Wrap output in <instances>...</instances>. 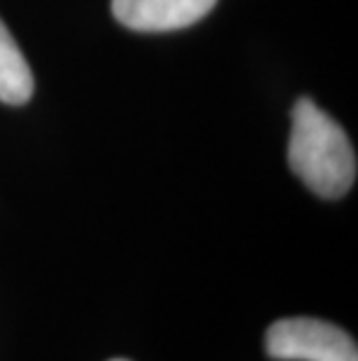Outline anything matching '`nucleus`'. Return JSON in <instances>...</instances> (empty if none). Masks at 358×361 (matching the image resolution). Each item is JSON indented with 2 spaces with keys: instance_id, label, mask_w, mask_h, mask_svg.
<instances>
[{
  "instance_id": "nucleus-3",
  "label": "nucleus",
  "mask_w": 358,
  "mask_h": 361,
  "mask_svg": "<svg viewBox=\"0 0 358 361\" xmlns=\"http://www.w3.org/2000/svg\"><path fill=\"white\" fill-rule=\"evenodd\" d=\"M217 0H112L119 24L142 33L179 30L200 21Z\"/></svg>"
},
{
  "instance_id": "nucleus-2",
  "label": "nucleus",
  "mask_w": 358,
  "mask_h": 361,
  "mask_svg": "<svg viewBox=\"0 0 358 361\" xmlns=\"http://www.w3.org/2000/svg\"><path fill=\"white\" fill-rule=\"evenodd\" d=\"M265 352L277 361H358L356 341L340 326L312 317H286L265 331Z\"/></svg>"
},
{
  "instance_id": "nucleus-5",
  "label": "nucleus",
  "mask_w": 358,
  "mask_h": 361,
  "mask_svg": "<svg viewBox=\"0 0 358 361\" xmlns=\"http://www.w3.org/2000/svg\"><path fill=\"white\" fill-rule=\"evenodd\" d=\"M112 361H126V359H112Z\"/></svg>"
},
{
  "instance_id": "nucleus-1",
  "label": "nucleus",
  "mask_w": 358,
  "mask_h": 361,
  "mask_svg": "<svg viewBox=\"0 0 358 361\" xmlns=\"http://www.w3.org/2000/svg\"><path fill=\"white\" fill-rule=\"evenodd\" d=\"M288 168L321 198H342L356 182V152L345 128L312 98L293 105Z\"/></svg>"
},
{
  "instance_id": "nucleus-4",
  "label": "nucleus",
  "mask_w": 358,
  "mask_h": 361,
  "mask_svg": "<svg viewBox=\"0 0 358 361\" xmlns=\"http://www.w3.org/2000/svg\"><path fill=\"white\" fill-rule=\"evenodd\" d=\"M33 87L35 82L28 61L0 21V101L7 105H24L33 96Z\"/></svg>"
}]
</instances>
